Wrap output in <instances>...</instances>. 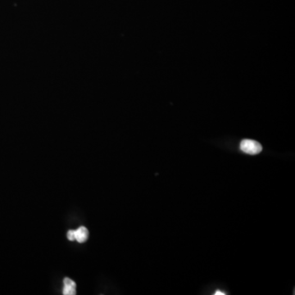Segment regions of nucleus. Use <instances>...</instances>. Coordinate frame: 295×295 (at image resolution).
Segmentation results:
<instances>
[{"label":"nucleus","mask_w":295,"mask_h":295,"mask_svg":"<svg viewBox=\"0 0 295 295\" xmlns=\"http://www.w3.org/2000/svg\"><path fill=\"white\" fill-rule=\"evenodd\" d=\"M241 151L250 155H256L261 153L262 150V146L259 142L253 139H243L240 145Z\"/></svg>","instance_id":"obj_1"},{"label":"nucleus","mask_w":295,"mask_h":295,"mask_svg":"<svg viewBox=\"0 0 295 295\" xmlns=\"http://www.w3.org/2000/svg\"><path fill=\"white\" fill-rule=\"evenodd\" d=\"M64 287H63V295H75L76 292V282L69 278H65L63 280Z\"/></svg>","instance_id":"obj_2"},{"label":"nucleus","mask_w":295,"mask_h":295,"mask_svg":"<svg viewBox=\"0 0 295 295\" xmlns=\"http://www.w3.org/2000/svg\"><path fill=\"white\" fill-rule=\"evenodd\" d=\"M76 241L79 243H85L89 237V231L85 226H81L78 230H75Z\"/></svg>","instance_id":"obj_3"},{"label":"nucleus","mask_w":295,"mask_h":295,"mask_svg":"<svg viewBox=\"0 0 295 295\" xmlns=\"http://www.w3.org/2000/svg\"><path fill=\"white\" fill-rule=\"evenodd\" d=\"M68 240L70 241H76V234L75 230H69L68 232Z\"/></svg>","instance_id":"obj_4"},{"label":"nucleus","mask_w":295,"mask_h":295,"mask_svg":"<svg viewBox=\"0 0 295 295\" xmlns=\"http://www.w3.org/2000/svg\"><path fill=\"white\" fill-rule=\"evenodd\" d=\"M215 295H226V293H222V291H219V290H217V292L215 293Z\"/></svg>","instance_id":"obj_5"}]
</instances>
